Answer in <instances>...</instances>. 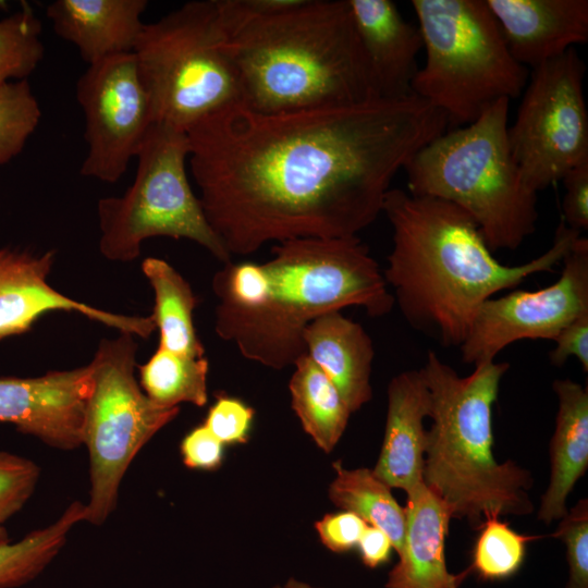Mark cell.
Masks as SVG:
<instances>
[{
  "label": "cell",
  "instance_id": "obj_1",
  "mask_svg": "<svg viewBox=\"0 0 588 588\" xmlns=\"http://www.w3.org/2000/svg\"><path fill=\"white\" fill-rule=\"evenodd\" d=\"M411 95L284 113L235 105L187 131L206 218L233 256L269 242L358 236L399 170L448 130Z\"/></svg>",
  "mask_w": 588,
  "mask_h": 588
},
{
  "label": "cell",
  "instance_id": "obj_2",
  "mask_svg": "<svg viewBox=\"0 0 588 588\" xmlns=\"http://www.w3.org/2000/svg\"><path fill=\"white\" fill-rule=\"evenodd\" d=\"M382 213L392 249L382 270L405 320L442 346L460 347L480 306L532 274L551 272L580 232L561 219L553 243L518 266L501 264L475 220L442 199L391 188Z\"/></svg>",
  "mask_w": 588,
  "mask_h": 588
},
{
  "label": "cell",
  "instance_id": "obj_3",
  "mask_svg": "<svg viewBox=\"0 0 588 588\" xmlns=\"http://www.w3.org/2000/svg\"><path fill=\"white\" fill-rule=\"evenodd\" d=\"M244 107L284 113L379 99L348 0H298L247 20L224 44Z\"/></svg>",
  "mask_w": 588,
  "mask_h": 588
},
{
  "label": "cell",
  "instance_id": "obj_4",
  "mask_svg": "<svg viewBox=\"0 0 588 588\" xmlns=\"http://www.w3.org/2000/svg\"><path fill=\"white\" fill-rule=\"evenodd\" d=\"M271 253L261 294L243 307L215 309L218 336L249 360L277 370L293 366L306 355V327L321 315L355 306L382 317L395 305L358 236L289 240Z\"/></svg>",
  "mask_w": 588,
  "mask_h": 588
},
{
  "label": "cell",
  "instance_id": "obj_5",
  "mask_svg": "<svg viewBox=\"0 0 588 588\" xmlns=\"http://www.w3.org/2000/svg\"><path fill=\"white\" fill-rule=\"evenodd\" d=\"M506 362L477 365L461 377L433 351L420 368L430 393L424 483L452 511L476 528L489 515L534 513L528 469L493 455L492 408Z\"/></svg>",
  "mask_w": 588,
  "mask_h": 588
},
{
  "label": "cell",
  "instance_id": "obj_6",
  "mask_svg": "<svg viewBox=\"0 0 588 588\" xmlns=\"http://www.w3.org/2000/svg\"><path fill=\"white\" fill-rule=\"evenodd\" d=\"M509 99L471 123L445 131L406 163L408 193L451 203L477 223L493 250L518 248L538 220L537 192L524 181L509 143Z\"/></svg>",
  "mask_w": 588,
  "mask_h": 588
},
{
  "label": "cell",
  "instance_id": "obj_7",
  "mask_svg": "<svg viewBox=\"0 0 588 588\" xmlns=\"http://www.w3.org/2000/svg\"><path fill=\"white\" fill-rule=\"evenodd\" d=\"M426 60L413 95L443 111L449 126L475 121L491 103L516 98L528 70L511 54L486 0H413Z\"/></svg>",
  "mask_w": 588,
  "mask_h": 588
},
{
  "label": "cell",
  "instance_id": "obj_8",
  "mask_svg": "<svg viewBox=\"0 0 588 588\" xmlns=\"http://www.w3.org/2000/svg\"><path fill=\"white\" fill-rule=\"evenodd\" d=\"M230 36L219 0L188 1L145 23L133 53L155 122L186 132L242 103L238 77L224 50Z\"/></svg>",
  "mask_w": 588,
  "mask_h": 588
},
{
  "label": "cell",
  "instance_id": "obj_9",
  "mask_svg": "<svg viewBox=\"0 0 588 588\" xmlns=\"http://www.w3.org/2000/svg\"><path fill=\"white\" fill-rule=\"evenodd\" d=\"M189 142L185 131L155 122L136 156L132 185L121 196L98 200L99 250L111 261L127 262L150 237L186 238L217 260L232 261L209 224L186 171Z\"/></svg>",
  "mask_w": 588,
  "mask_h": 588
},
{
  "label": "cell",
  "instance_id": "obj_10",
  "mask_svg": "<svg viewBox=\"0 0 588 588\" xmlns=\"http://www.w3.org/2000/svg\"><path fill=\"white\" fill-rule=\"evenodd\" d=\"M103 339L89 363L91 389L85 405L82 444L89 456L86 522L102 525L117 507L121 481L139 450L179 414L155 404L135 378L137 344L120 332Z\"/></svg>",
  "mask_w": 588,
  "mask_h": 588
},
{
  "label": "cell",
  "instance_id": "obj_11",
  "mask_svg": "<svg viewBox=\"0 0 588 588\" xmlns=\"http://www.w3.org/2000/svg\"><path fill=\"white\" fill-rule=\"evenodd\" d=\"M585 72L575 48L532 70L516 120L509 126L514 161L537 193L588 161Z\"/></svg>",
  "mask_w": 588,
  "mask_h": 588
},
{
  "label": "cell",
  "instance_id": "obj_12",
  "mask_svg": "<svg viewBox=\"0 0 588 588\" xmlns=\"http://www.w3.org/2000/svg\"><path fill=\"white\" fill-rule=\"evenodd\" d=\"M85 115L83 176L115 183L136 158L155 123L133 52L88 65L76 84Z\"/></svg>",
  "mask_w": 588,
  "mask_h": 588
},
{
  "label": "cell",
  "instance_id": "obj_13",
  "mask_svg": "<svg viewBox=\"0 0 588 588\" xmlns=\"http://www.w3.org/2000/svg\"><path fill=\"white\" fill-rule=\"evenodd\" d=\"M560 278L537 291H512L487 299L460 346L463 363L495 360L519 340H553L578 316L588 313V240L578 236L562 259Z\"/></svg>",
  "mask_w": 588,
  "mask_h": 588
},
{
  "label": "cell",
  "instance_id": "obj_14",
  "mask_svg": "<svg viewBox=\"0 0 588 588\" xmlns=\"http://www.w3.org/2000/svg\"><path fill=\"white\" fill-rule=\"evenodd\" d=\"M56 250L34 254L0 246V340L27 332L49 311H74L122 333L149 338L156 329L152 317L109 313L75 301L54 290L48 275Z\"/></svg>",
  "mask_w": 588,
  "mask_h": 588
},
{
  "label": "cell",
  "instance_id": "obj_15",
  "mask_svg": "<svg viewBox=\"0 0 588 588\" xmlns=\"http://www.w3.org/2000/svg\"><path fill=\"white\" fill-rule=\"evenodd\" d=\"M89 364L34 378H0V421L60 450L82 445Z\"/></svg>",
  "mask_w": 588,
  "mask_h": 588
},
{
  "label": "cell",
  "instance_id": "obj_16",
  "mask_svg": "<svg viewBox=\"0 0 588 588\" xmlns=\"http://www.w3.org/2000/svg\"><path fill=\"white\" fill-rule=\"evenodd\" d=\"M513 58L532 70L588 41L587 0H486Z\"/></svg>",
  "mask_w": 588,
  "mask_h": 588
},
{
  "label": "cell",
  "instance_id": "obj_17",
  "mask_svg": "<svg viewBox=\"0 0 588 588\" xmlns=\"http://www.w3.org/2000/svg\"><path fill=\"white\" fill-rule=\"evenodd\" d=\"M406 494L404 543L385 588H461L470 571L453 574L446 566L451 509L424 482Z\"/></svg>",
  "mask_w": 588,
  "mask_h": 588
},
{
  "label": "cell",
  "instance_id": "obj_18",
  "mask_svg": "<svg viewBox=\"0 0 588 588\" xmlns=\"http://www.w3.org/2000/svg\"><path fill=\"white\" fill-rule=\"evenodd\" d=\"M348 4L379 97L413 95L416 58L422 49L418 27L408 23L390 0H348Z\"/></svg>",
  "mask_w": 588,
  "mask_h": 588
},
{
  "label": "cell",
  "instance_id": "obj_19",
  "mask_svg": "<svg viewBox=\"0 0 588 588\" xmlns=\"http://www.w3.org/2000/svg\"><path fill=\"white\" fill-rule=\"evenodd\" d=\"M430 393L420 369L394 376L388 385L382 446L373 474L391 489L405 492L422 481Z\"/></svg>",
  "mask_w": 588,
  "mask_h": 588
},
{
  "label": "cell",
  "instance_id": "obj_20",
  "mask_svg": "<svg viewBox=\"0 0 588 588\" xmlns=\"http://www.w3.org/2000/svg\"><path fill=\"white\" fill-rule=\"evenodd\" d=\"M147 5L146 0H54L46 13L54 33L75 45L91 65L133 52Z\"/></svg>",
  "mask_w": 588,
  "mask_h": 588
},
{
  "label": "cell",
  "instance_id": "obj_21",
  "mask_svg": "<svg viewBox=\"0 0 588 588\" xmlns=\"http://www.w3.org/2000/svg\"><path fill=\"white\" fill-rule=\"evenodd\" d=\"M306 355L327 375L354 413L372 397L373 342L364 327L331 311L305 329Z\"/></svg>",
  "mask_w": 588,
  "mask_h": 588
},
{
  "label": "cell",
  "instance_id": "obj_22",
  "mask_svg": "<svg viewBox=\"0 0 588 588\" xmlns=\"http://www.w3.org/2000/svg\"><path fill=\"white\" fill-rule=\"evenodd\" d=\"M558 399L555 427L550 440V478L537 518L546 525L567 512L566 501L588 468V388L569 378L552 384Z\"/></svg>",
  "mask_w": 588,
  "mask_h": 588
},
{
  "label": "cell",
  "instance_id": "obj_23",
  "mask_svg": "<svg viewBox=\"0 0 588 588\" xmlns=\"http://www.w3.org/2000/svg\"><path fill=\"white\" fill-rule=\"evenodd\" d=\"M142 271L155 294L151 317L159 330L158 347L185 356L204 357L205 347L193 321L198 298L189 283L174 267L160 258L148 257L143 260Z\"/></svg>",
  "mask_w": 588,
  "mask_h": 588
},
{
  "label": "cell",
  "instance_id": "obj_24",
  "mask_svg": "<svg viewBox=\"0 0 588 588\" xmlns=\"http://www.w3.org/2000/svg\"><path fill=\"white\" fill-rule=\"evenodd\" d=\"M293 367L289 382L292 408L317 446L330 453L343 436L352 412L331 380L307 355Z\"/></svg>",
  "mask_w": 588,
  "mask_h": 588
},
{
  "label": "cell",
  "instance_id": "obj_25",
  "mask_svg": "<svg viewBox=\"0 0 588 588\" xmlns=\"http://www.w3.org/2000/svg\"><path fill=\"white\" fill-rule=\"evenodd\" d=\"M335 478L329 486L331 502L339 509L354 513L367 525L378 527L390 538L400 554L405 536V509L369 468L346 469L340 461L333 464Z\"/></svg>",
  "mask_w": 588,
  "mask_h": 588
},
{
  "label": "cell",
  "instance_id": "obj_26",
  "mask_svg": "<svg viewBox=\"0 0 588 588\" xmlns=\"http://www.w3.org/2000/svg\"><path fill=\"white\" fill-rule=\"evenodd\" d=\"M86 518V504L75 501L49 526L17 542L0 543V588H15L37 577L59 554L71 529Z\"/></svg>",
  "mask_w": 588,
  "mask_h": 588
},
{
  "label": "cell",
  "instance_id": "obj_27",
  "mask_svg": "<svg viewBox=\"0 0 588 588\" xmlns=\"http://www.w3.org/2000/svg\"><path fill=\"white\" fill-rule=\"evenodd\" d=\"M139 385L157 405L179 407L191 403L198 407L208 401L209 360L191 357L158 347L150 358L138 366Z\"/></svg>",
  "mask_w": 588,
  "mask_h": 588
},
{
  "label": "cell",
  "instance_id": "obj_28",
  "mask_svg": "<svg viewBox=\"0 0 588 588\" xmlns=\"http://www.w3.org/2000/svg\"><path fill=\"white\" fill-rule=\"evenodd\" d=\"M478 529L468 568L487 581L515 575L524 563L527 544L541 538L515 531L499 515L485 517Z\"/></svg>",
  "mask_w": 588,
  "mask_h": 588
},
{
  "label": "cell",
  "instance_id": "obj_29",
  "mask_svg": "<svg viewBox=\"0 0 588 588\" xmlns=\"http://www.w3.org/2000/svg\"><path fill=\"white\" fill-rule=\"evenodd\" d=\"M41 30V22L26 2L0 20V84L27 78L35 71L45 51Z\"/></svg>",
  "mask_w": 588,
  "mask_h": 588
},
{
  "label": "cell",
  "instance_id": "obj_30",
  "mask_svg": "<svg viewBox=\"0 0 588 588\" xmlns=\"http://www.w3.org/2000/svg\"><path fill=\"white\" fill-rule=\"evenodd\" d=\"M41 119V109L27 81L0 84V166L24 148Z\"/></svg>",
  "mask_w": 588,
  "mask_h": 588
},
{
  "label": "cell",
  "instance_id": "obj_31",
  "mask_svg": "<svg viewBox=\"0 0 588 588\" xmlns=\"http://www.w3.org/2000/svg\"><path fill=\"white\" fill-rule=\"evenodd\" d=\"M552 537L566 549L568 577L565 588H588V500L580 499L559 520Z\"/></svg>",
  "mask_w": 588,
  "mask_h": 588
},
{
  "label": "cell",
  "instance_id": "obj_32",
  "mask_svg": "<svg viewBox=\"0 0 588 588\" xmlns=\"http://www.w3.org/2000/svg\"><path fill=\"white\" fill-rule=\"evenodd\" d=\"M39 476L40 469L33 461L0 451V525L25 505Z\"/></svg>",
  "mask_w": 588,
  "mask_h": 588
},
{
  "label": "cell",
  "instance_id": "obj_33",
  "mask_svg": "<svg viewBox=\"0 0 588 588\" xmlns=\"http://www.w3.org/2000/svg\"><path fill=\"white\" fill-rule=\"evenodd\" d=\"M254 415L243 401L222 395L209 408L204 425L223 444L245 443Z\"/></svg>",
  "mask_w": 588,
  "mask_h": 588
},
{
  "label": "cell",
  "instance_id": "obj_34",
  "mask_svg": "<svg viewBox=\"0 0 588 588\" xmlns=\"http://www.w3.org/2000/svg\"><path fill=\"white\" fill-rule=\"evenodd\" d=\"M366 526L360 517L346 511L327 514L315 524L321 543L335 553L357 547Z\"/></svg>",
  "mask_w": 588,
  "mask_h": 588
},
{
  "label": "cell",
  "instance_id": "obj_35",
  "mask_svg": "<svg viewBox=\"0 0 588 588\" xmlns=\"http://www.w3.org/2000/svg\"><path fill=\"white\" fill-rule=\"evenodd\" d=\"M561 181L565 187L562 220L575 231H586L588 229V161L569 170Z\"/></svg>",
  "mask_w": 588,
  "mask_h": 588
},
{
  "label": "cell",
  "instance_id": "obj_36",
  "mask_svg": "<svg viewBox=\"0 0 588 588\" xmlns=\"http://www.w3.org/2000/svg\"><path fill=\"white\" fill-rule=\"evenodd\" d=\"M552 341L555 344L549 352L552 365L560 367L569 357H575L583 371L588 372V313L565 326Z\"/></svg>",
  "mask_w": 588,
  "mask_h": 588
},
{
  "label": "cell",
  "instance_id": "obj_37",
  "mask_svg": "<svg viewBox=\"0 0 588 588\" xmlns=\"http://www.w3.org/2000/svg\"><path fill=\"white\" fill-rule=\"evenodd\" d=\"M181 453L188 468L211 470L222 461L223 443L201 425L189 431L181 442Z\"/></svg>",
  "mask_w": 588,
  "mask_h": 588
},
{
  "label": "cell",
  "instance_id": "obj_38",
  "mask_svg": "<svg viewBox=\"0 0 588 588\" xmlns=\"http://www.w3.org/2000/svg\"><path fill=\"white\" fill-rule=\"evenodd\" d=\"M357 547L362 562L369 568L387 563L393 550L389 536L371 525L366 526Z\"/></svg>",
  "mask_w": 588,
  "mask_h": 588
},
{
  "label": "cell",
  "instance_id": "obj_39",
  "mask_svg": "<svg viewBox=\"0 0 588 588\" xmlns=\"http://www.w3.org/2000/svg\"><path fill=\"white\" fill-rule=\"evenodd\" d=\"M273 588H319V587H314L307 583L297 580L295 578H290L284 584L274 586Z\"/></svg>",
  "mask_w": 588,
  "mask_h": 588
},
{
  "label": "cell",
  "instance_id": "obj_40",
  "mask_svg": "<svg viewBox=\"0 0 588 588\" xmlns=\"http://www.w3.org/2000/svg\"><path fill=\"white\" fill-rule=\"evenodd\" d=\"M9 542V537L5 528L0 525V543Z\"/></svg>",
  "mask_w": 588,
  "mask_h": 588
},
{
  "label": "cell",
  "instance_id": "obj_41",
  "mask_svg": "<svg viewBox=\"0 0 588 588\" xmlns=\"http://www.w3.org/2000/svg\"><path fill=\"white\" fill-rule=\"evenodd\" d=\"M0 7H2V8L5 7V2L0 1Z\"/></svg>",
  "mask_w": 588,
  "mask_h": 588
}]
</instances>
